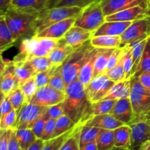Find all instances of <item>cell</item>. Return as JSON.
<instances>
[{"mask_svg":"<svg viewBox=\"0 0 150 150\" xmlns=\"http://www.w3.org/2000/svg\"><path fill=\"white\" fill-rule=\"evenodd\" d=\"M63 102L64 114L76 125H83L91 117L92 103L88 98L84 85L76 81L67 86Z\"/></svg>","mask_w":150,"mask_h":150,"instance_id":"cell-1","label":"cell"},{"mask_svg":"<svg viewBox=\"0 0 150 150\" xmlns=\"http://www.w3.org/2000/svg\"><path fill=\"white\" fill-rule=\"evenodd\" d=\"M39 13L26 12L10 7L5 13L7 24L16 42L36 35V21Z\"/></svg>","mask_w":150,"mask_h":150,"instance_id":"cell-2","label":"cell"},{"mask_svg":"<svg viewBox=\"0 0 150 150\" xmlns=\"http://www.w3.org/2000/svg\"><path fill=\"white\" fill-rule=\"evenodd\" d=\"M60 40V39H59ZM59 40L54 38L34 36L21 42L19 53L15 56L13 61H26L34 57H48L56 46Z\"/></svg>","mask_w":150,"mask_h":150,"instance_id":"cell-3","label":"cell"},{"mask_svg":"<svg viewBox=\"0 0 150 150\" xmlns=\"http://www.w3.org/2000/svg\"><path fill=\"white\" fill-rule=\"evenodd\" d=\"M130 100L133 113L131 123L139 120H150V91L142 86L137 77H130Z\"/></svg>","mask_w":150,"mask_h":150,"instance_id":"cell-4","label":"cell"},{"mask_svg":"<svg viewBox=\"0 0 150 150\" xmlns=\"http://www.w3.org/2000/svg\"><path fill=\"white\" fill-rule=\"evenodd\" d=\"M82 9L77 7L45 8L40 12L36 21V35L51 25L70 18H76Z\"/></svg>","mask_w":150,"mask_h":150,"instance_id":"cell-5","label":"cell"},{"mask_svg":"<svg viewBox=\"0 0 150 150\" xmlns=\"http://www.w3.org/2000/svg\"><path fill=\"white\" fill-rule=\"evenodd\" d=\"M92 47L90 40L74 49L62 64V72L66 85L78 81L79 74L87 51Z\"/></svg>","mask_w":150,"mask_h":150,"instance_id":"cell-6","label":"cell"},{"mask_svg":"<svg viewBox=\"0 0 150 150\" xmlns=\"http://www.w3.org/2000/svg\"><path fill=\"white\" fill-rule=\"evenodd\" d=\"M105 21V16L99 0L82 9L80 14L76 17L74 26L94 32Z\"/></svg>","mask_w":150,"mask_h":150,"instance_id":"cell-7","label":"cell"},{"mask_svg":"<svg viewBox=\"0 0 150 150\" xmlns=\"http://www.w3.org/2000/svg\"><path fill=\"white\" fill-rule=\"evenodd\" d=\"M150 35V16L132 21L121 35L122 45L124 47L139 40L146 39Z\"/></svg>","mask_w":150,"mask_h":150,"instance_id":"cell-8","label":"cell"},{"mask_svg":"<svg viewBox=\"0 0 150 150\" xmlns=\"http://www.w3.org/2000/svg\"><path fill=\"white\" fill-rule=\"evenodd\" d=\"M65 92L57 90L48 85L38 88L29 103L44 107H49L64 102Z\"/></svg>","mask_w":150,"mask_h":150,"instance_id":"cell-9","label":"cell"},{"mask_svg":"<svg viewBox=\"0 0 150 150\" xmlns=\"http://www.w3.org/2000/svg\"><path fill=\"white\" fill-rule=\"evenodd\" d=\"M46 109L47 107L26 103L18 112L16 129L32 128L35 121L42 116Z\"/></svg>","mask_w":150,"mask_h":150,"instance_id":"cell-10","label":"cell"},{"mask_svg":"<svg viewBox=\"0 0 150 150\" xmlns=\"http://www.w3.org/2000/svg\"><path fill=\"white\" fill-rule=\"evenodd\" d=\"M129 125L131 128L129 150H140L146 142L150 141V120H139Z\"/></svg>","mask_w":150,"mask_h":150,"instance_id":"cell-11","label":"cell"},{"mask_svg":"<svg viewBox=\"0 0 150 150\" xmlns=\"http://www.w3.org/2000/svg\"><path fill=\"white\" fill-rule=\"evenodd\" d=\"M105 16L136 6L150 7V0H100Z\"/></svg>","mask_w":150,"mask_h":150,"instance_id":"cell-12","label":"cell"},{"mask_svg":"<svg viewBox=\"0 0 150 150\" xmlns=\"http://www.w3.org/2000/svg\"><path fill=\"white\" fill-rule=\"evenodd\" d=\"M150 16V7L136 6L105 16V21H134Z\"/></svg>","mask_w":150,"mask_h":150,"instance_id":"cell-13","label":"cell"},{"mask_svg":"<svg viewBox=\"0 0 150 150\" xmlns=\"http://www.w3.org/2000/svg\"><path fill=\"white\" fill-rule=\"evenodd\" d=\"M103 48H95L92 46L86 53L79 74L78 81L81 82L84 86H86L93 79L94 67H95V60L99 55L100 53Z\"/></svg>","mask_w":150,"mask_h":150,"instance_id":"cell-14","label":"cell"},{"mask_svg":"<svg viewBox=\"0 0 150 150\" xmlns=\"http://www.w3.org/2000/svg\"><path fill=\"white\" fill-rule=\"evenodd\" d=\"M18 87H19V84L16 77L14 62L7 60L5 69L0 76V91L7 96Z\"/></svg>","mask_w":150,"mask_h":150,"instance_id":"cell-15","label":"cell"},{"mask_svg":"<svg viewBox=\"0 0 150 150\" xmlns=\"http://www.w3.org/2000/svg\"><path fill=\"white\" fill-rule=\"evenodd\" d=\"M76 18H70L54 23L35 36L40 37V38H54L57 40L62 39L64 38L67 31L74 25Z\"/></svg>","mask_w":150,"mask_h":150,"instance_id":"cell-16","label":"cell"},{"mask_svg":"<svg viewBox=\"0 0 150 150\" xmlns=\"http://www.w3.org/2000/svg\"><path fill=\"white\" fill-rule=\"evenodd\" d=\"M110 114L125 125H130L133 119V108L130 98L117 100Z\"/></svg>","mask_w":150,"mask_h":150,"instance_id":"cell-17","label":"cell"},{"mask_svg":"<svg viewBox=\"0 0 150 150\" xmlns=\"http://www.w3.org/2000/svg\"><path fill=\"white\" fill-rule=\"evenodd\" d=\"M93 36V32L73 25L64 35V39L74 49L81 46Z\"/></svg>","mask_w":150,"mask_h":150,"instance_id":"cell-18","label":"cell"},{"mask_svg":"<svg viewBox=\"0 0 150 150\" xmlns=\"http://www.w3.org/2000/svg\"><path fill=\"white\" fill-rule=\"evenodd\" d=\"M83 125L91 126V127H98V128L104 129V130H114L125 124L117 120L110 114H107L92 117L89 120H86Z\"/></svg>","mask_w":150,"mask_h":150,"instance_id":"cell-19","label":"cell"},{"mask_svg":"<svg viewBox=\"0 0 150 150\" xmlns=\"http://www.w3.org/2000/svg\"><path fill=\"white\" fill-rule=\"evenodd\" d=\"M73 51L74 48L69 45L64 38H62L59 40L56 46L49 53L48 58L53 65H62Z\"/></svg>","mask_w":150,"mask_h":150,"instance_id":"cell-20","label":"cell"},{"mask_svg":"<svg viewBox=\"0 0 150 150\" xmlns=\"http://www.w3.org/2000/svg\"><path fill=\"white\" fill-rule=\"evenodd\" d=\"M132 22L130 21H105L93 32V36H121Z\"/></svg>","mask_w":150,"mask_h":150,"instance_id":"cell-21","label":"cell"},{"mask_svg":"<svg viewBox=\"0 0 150 150\" xmlns=\"http://www.w3.org/2000/svg\"><path fill=\"white\" fill-rule=\"evenodd\" d=\"M49 0H12V8L26 12L40 13L46 8Z\"/></svg>","mask_w":150,"mask_h":150,"instance_id":"cell-22","label":"cell"},{"mask_svg":"<svg viewBox=\"0 0 150 150\" xmlns=\"http://www.w3.org/2000/svg\"><path fill=\"white\" fill-rule=\"evenodd\" d=\"M131 90L130 79L115 83L108 95L103 100H120L130 98Z\"/></svg>","mask_w":150,"mask_h":150,"instance_id":"cell-23","label":"cell"},{"mask_svg":"<svg viewBox=\"0 0 150 150\" xmlns=\"http://www.w3.org/2000/svg\"><path fill=\"white\" fill-rule=\"evenodd\" d=\"M114 146L129 150L130 147L131 128L129 125H123L114 130Z\"/></svg>","mask_w":150,"mask_h":150,"instance_id":"cell-24","label":"cell"},{"mask_svg":"<svg viewBox=\"0 0 150 150\" xmlns=\"http://www.w3.org/2000/svg\"><path fill=\"white\" fill-rule=\"evenodd\" d=\"M91 45L98 48H117L122 45L120 36H101L92 37L90 40Z\"/></svg>","mask_w":150,"mask_h":150,"instance_id":"cell-25","label":"cell"},{"mask_svg":"<svg viewBox=\"0 0 150 150\" xmlns=\"http://www.w3.org/2000/svg\"><path fill=\"white\" fill-rule=\"evenodd\" d=\"M13 35L5 20V16H0V51L4 52L16 43Z\"/></svg>","mask_w":150,"mask_h":150,"instance_id":"cell-26","label":"cell"},{"mask_svg":"<svg viewBox=\"0 0 150 150\" xmlns=\"http://www.w3.org/2000/svg\"><path fill=\"white\" fill-rule=\"evenodd\" d=\"M13 62H14L15 70H16V77L18 81L19 86H21L29 79L34 77L36 74L28 61Z\"/></svg>","mask_w":150,"mask_h":150,"instance_id":"cell-27","label":"cell"},{"mask_svg":"<svg viewBox=\"0 0 150 150\" xmlns=\"http://www.w3.org/2000/svg\"><path fill=\"white\" fill-rule=\"evenodd\" d=\"M115 48H103L95 60L93 78L105 75L107 72L108 63L111 53Z\"/></svg>","mask_w":150,"mask_h":150,"instance_id":"cell-28","label":"cell"},{"mask_svg":"<svg viewBox=\"0 0 150 150\" xmlns=\"http://www.w3.org/2000/svg\"><path fill=\"white\" fill-rule=\"evenodd\" d=\"M147 39V38H146ZM146 39L139 40L133 43L130 44L132 49V60H133V67H132L131 76H134L139 69L142 54L146 42Z\"/></svg>","mask_w":150,"mask_h":150,"instance_id":"cell-29","label":"cell"},{"mask_svg":"<svg viewBox=\"0 0 150 150\" xmlns=\"http://www.w3.org/2000/svg\"><path fill=\"white\" fill-rule=\"evenodd\" d=\"M99 0H49L46 8L62 7H77L83 9Z\"/></svg>","mask_w":150,"mask_h":150,"instance_id":"cell-30","label":"cell"},{"mask_svg":"<svg viewBox=\"0 0 150 150\" xmlns=\"http://www.w3.org/2000/svg\"><path fill=\"white\" fill-rule=\"evenodd\" d=\"M16 133L22 150H26L37 140V137L32 131V128L16 129Z\"/></svg>","mask_w":150,"mask_h":150,"instance_id":"cell-31","label":"cell"},{"mask_svg":"<svg viewBox=\"0 0 150 150\" xmlns=\"http://www.w3.org/2000/svg\"><path fill=\"white\" fill-rule=\"evenodd\" d=\"M98 150H110L114 147V130L102 129L96 140Z\"/></svg>","mask_w":150,"mask_h":150,"instance_id":"cell-32","label":"cell"},{"mask_svg":"<svg viewBox=\"0 0 150 150\" xmlns=\"http://www.w3.org/2000/svg\"><path fill=\"white\" fill-rule=\"evenodd\" d=\"M102 129L82 125L79 136V145L85 144L90 142H96Z\"/></svg>","mask_w":150,"mask_h":150,"instance_id":"cell-33","label":"cell"},{"mask_svg":"<svg viewBox=\"0 0 150 150\" xmlns=\"http://www.w3.org/2000/svg\"><path fill=\"white\" fill-rule=\"evenodd\" d=\"M76 125H76L68 116L64 114L56 120L55 130H54V133L53 135V138L57 137V136H59L67 133L69 130H72L73 127H76Z\"/></svg>","mask_w":150,"mask_h":150,"instance_id":"cell-34","label":"cell"},{"mask_svg":"<svg viewBox=\"0 0 150 150\" xmlns=\"http://www.w3.org/2000/svg\"><path fill=\"white\" fill-rule=\"evenodd\" d=\"M117 100H101L98 102L92 103L91 117L101 114H110Z\"/></svg>","mask_w":150,"mask_h":150,"instance_id":"cell-35","label":"cell"},{"mask_svg":"<svg viewBox=\"0 0 150 150\" xmlns=\"http://www.w3.org/2000/svg\"><path fill=\"white\" fill-rule=\"evenodd\" d=\"M108 78L106 75H102V76L95 77L92 79L90 82L85 86V90H86V95L88 98L92 103V100L95 94L98 92L100 89L103 86V85L108 80Z\"/></svg>","mask_w":150,"mask_h":150,"instance_id":"cell-36","label":"cell"},{"mask_svg":"<svg viewBox=\"0 0 150 150\" xmlns=\"http://www.w3.org/2000/svg\"><path fill=\"white\" fill-rule=\"evenodd\" d=\"M48 85L57 90L65 92L67 85L62 72V65H57L56 67Z\"/></svg>","mask_w":150,"mask_h":150,"instance_id":"cell-37","label":"cell"},{"mask_svg":"<svg viewBox=\"0 0 150 150\" xmlns=\"http://www.w3.org/2000/svg\"><path fill=\"white\" fill-rule=\"evenodd\" d=\"M82 125H78L70 136L67 138L59 150H79V136Z\"/></svg>","mask_w":150,"mask_h":150,"instance_id":"cell-38","label":"cell"},{"mask_svg":"<svg viewBox=\"0 0 150 150\" xmlns=\"http://www.w3.org/2000/svg\"><path fill=\"white\" fill-rule=\"evenodd\" d=\"M75 127H73L72 130H69L67 133L61 135V136L52 138V139H49V140L45 141L41 150H59L61 146L64 144V142H65L66 139L73 133Z\"/></svg>","mask_w":150,"mask_h":150,"instance_id":"cell-39","label":"cell"},{"mask_svg":"<svg viewBox=\"0 0 150 150\" xmlns=\"http://www.w3.org/2000/svg\"><path fill=\"white\" fill-rule=\"evenodd\" d=\"M9 100H10V103L13 105V108L16 110L17 112L20 111L21 108H22L23 105L26 103H27V100H26V97L23 95V92L21 91L20 87L16 88L15 90L10 92L8 95H7Z\"/></svg>","mask_w":150,"mask_h":150,"instance_id":"cell-40","label":"cell"},{"mask_svg":"<svg viewBox=\"0 0 150 150\" xmlns=\"http://www.w3.org/2000/svg\"><path fill=\"white\" fill-rule=\"evenodd\" d=\"M26 61L29 62V63L32 66V69H33L36 74L38 73H40V72L48 70L53 66L48 57H34V58L26 60Z\"/></svg>","mask_w":150,"mask_h":150,"instance_id":"cell-41","label":"cell"},{"mask_svg":"<svg viewBox=\"0 0 150 150\" xmlns=\"http://www.w3.org/2000/svg\"><path fill=\"white\" fill-rule=\"evenodd\" d=\"M105 75L110 80L114 81L116 83L126 79L125 71L124 65H123L122 62V58L120 59L119 62L114 67L108 70L105 73Z\"/></svg>","mask_w":150,"mask_h":150,"instance_id":"cell-42","label":"cell"},{"mask_svg":"<svg viewBox=\"0 0 150 150\" xmlns=\"http://www.w3.org/2000/svg\"><path fill=\"white\" fill-rule=\"evenodd\" d=\"M146 72H150V35L146 39V45L142 54L139 69L134 76L137 77L139 75Z\"/></svg>","mask_w":150,"mask_h":150,"instance_id":"cell-43","label":"cell"},{"mask_svg":"<svg viewBox=\"0 0 150 150\" xmlns=\"http://www.w3.org/2000/svg\"><path fill=\"white\" fill-rule=\"evenodd\" d=\"M124 51L122 54V62L125 71L126 79H130L131 76L133 60H132V49L130 45H127L123 47Z\"/></svg>","mask_w":150,"mask_h":150,"instance_id":"cell-44","label":"cell"},{"mask_svg":"<svg viewBox=\"0 0 150 150\" xmlns=\"http://www.w3.org/2000/svg\"><path fill=\"white\" fill-rule=\"evenodd\" d=\"M18 112L15 109L4 115L0 120V130H10L16 129Z\"/></svg>","mask_w":150,"mask_h":150,"instance_id":"cell-45","label":"cell"},{"mask_svg":"<svg viewBox=\"0 0 150 150\" xmlns=\"http://www.w3.org/2000/svg\"><path fill=\"white\" fill-rule=\"evenodd\" d=\"M19 87L21 88V91L23 92V95L26 97V100H27V102H29L31 100V99L35 95V94L36 93L37 90L38 89L34 77L29 79V80L26 81L25 83H23Z\"/></svg>","mask_w":150,"mask_h":150,"instance_id":"cell-46","label":"cell"},{"mask_svg":"<svg viewBox=\"0 0 150 150\" xmlns=\"http://www.w3.org/2000/svg\"><path fill=\"white\" fill-rule=\"evenodd\" d=\"M64 114V106H63V103L57 104V105H51V106L47 107L46 111H45L42 117L46 120L49 119H54V120H57L59 117Z\"/></svg>","mask_w":150,"mask_h":150,"instance_id":"cell-47","label":"cell"},{"mask_svg":"<svg viewBox=\"0 0 150 150\" xmlns=\"http://www.w3.org/2000/svg\"><path fill=\"white\" fill-rule=\"evenodd\" d=\"M57 66V65H53L52 67H51V68L48 69V70L37 73V74L34 76L35 82H36V84L38 88L47 86V85L48 84L50 79H51V76H52L53 73H54V70H55Z\"/></svg>","mask_w":150,"mask_h":150,"instance_id":"cell-48","label":"cell"},{"mask_svg":"<svg viewBox=\"0 0 150 150\" xmlns=\"http://www.w3.org/2000/svg\"><path fill=\"white\" fill-rule=\"evenodd\" d=\"M116 82H114V81H111L110 79H108L103 85L102 87L98 90V92H97L95 95V96L93 97L92 100V103L95 102H98V101L101 100L103 99L105 96L108 94L109 91L111 90V88L113 87L114 84H115Z\"/></svg>","mask_w":150,"mask_h":150,"instance_id":"cell-49","label":"cell"},{"mask_svg":"<svg viewBox=\"0 0 150 150\" xmlns=\"http://www.w3.org/2000/svg\"><path fill=\"white\" fill-rule=\"evenodd\" d=\"M56 120H57L49 119L45 122L43 133H42V136H41V139L43 140L44 142L49 140V139L53 138V135H54V130H55Z\"/></svg>","mask_w":150,"mask_h":150,"instance_id":"cell-50","label":"cell"},{"mask_svg":"<svg viewBox=\"0 0 150 150\" xmlns=\"http://www.w3.org/2000/svg\"><path fill=\"white\" fill-rule=\"evenodd\" d=\"M123 51H124V48H123V47H120V48H115V49L114 50V51L111 53V56H110L109 57V59H108L107 71H108V70H110V69L112 68L113 67H114V66L119 62L120 59L122 58Z\"/></svg>","mask_w":150,"mask_h":150,"instance_id":"cell-51","label":"cell"},{"mask_svg":"<svg viewBox=\"0 0 150 150\" xmlns=\"http://www.w3.org/2000/svg\"><path fill=\"white\" fill-rule=\"evenodd\" d=\"M46 121L47 120L42 116H41L39 119H38L35 121V122L32 125V130L33 133H35L37 139H41V136H42V133H43L44 127H45Z\"/></svg>","mask_w":150,"mask_h":150,"instance_id":"cell-52","label":"cell"},{"mask_svg":"<svg viewBox=\"0 0 150 150\" xmlns=\"http://www.w3.org/2000/svg\"><path fill=\"white\" fill-rule=\"evenodd\" d=\"M13 129L0 130V150H7Z\"/></svg>","mask_w":150,"mask_h":150,"instance_id":"cell-53","label":"cell"},{"mask_svg":"<svg viewBox=\"0 0 150 150\" xmlns=\"http://www.w3.org/2000/svg\"><path fill=\"white\" fill-rule=\"evenodd\" d=\"M13 109H14V108H13L12 104L10 103L8 98H7V96H6V98H4L2 103H1V106H0V120H1L4 115L8 114L9 112H10V111Z\"/></svg>","mask_w":150,"mask_h":150,"instance_id":"cell-54","label":"cell"},{"mask_svg":"<svg viewBox=\"0 0 150 150\" xmlns=\"http://www.w3.org/2000/svg\"><path fill=\"white\" fill-rule=\"evenodd\" d=\"M7 150H22L18 143L17 137H16V129H13L10 141H9Z\"/></svg>","mask_w":150,"mask_h":150,"instance_id":"cell-55","label":"cell"},{"mask_svg":"<svg viewBox=\"0 0 150 150\" xmlns=\"http://www.w3.org/2000/svg\"><path fill=\"white\" fill-rule=\"evenodd\" d=\"M137 78L142 86L150 91V72L142 73L139 76H137Z\"/></svg>","mask_w":150,"mask_h":150,"instance_id":"cell-56","label":"cell"},{"mask_svg":"<svg viewBox=\"0 0 150 150\" xmlns=\"http://www.w3.org/2000/svg\"><path fill=\"white\" fill-rule=\"evenodd\" d=\"M12 0H0V16H4L11 6Z\"/></svg>","mask_w":150,"mask_h":150,"instance_id":"cell-57","label":"cell"},{"mask_svg":"<svg viewBox=\"0 0 150 150\" xmlns=\"http://www.w3.org/2000/svg\"><path fill=\"white\" fill-rule=\"evenodd\" d=\"M44 141L41 139H37V140L26 150H41L43 146Z\"/></svg>","mask_w":150,"mask_h":150,"instance_id":"cell-58","label":"cell"},{"mask_svg":"<svg viewBox=\"0 0 150 150\" xmlns=\"http://www.w3.org/2000/svg\"><path fill=\"white\" fill-rule=\"evenodd\" d=\"M79 150H98L96 142H90L80 146Z\"/></svg>","mask_w":150,"mask_h":150,"instance_id":"cell-59","label":"cell"},{"mask_svg":"<svg viewBox=\"0 0 150 150\" xmlns=\"http://www.w3.org/2000/svg\"><path fill=\"white\" fill-rule=\"evenodd\" d=\"M2 53L3 52L0 51V76H1V75L4 72L6 67V63H7V60H4L3 59Z\"/></svg>","mask_w":150,"mask_h":150,"instance_id":"cell-60","label":"cell"},{"mask_svg":"<svg viewBox=\"0 0 150 150\" xmlns=\"http://www.w3.org/2000/svg\"><path fill=\"white\" fill-rule=\"evenodd\" d=\"M140 150H150V141L146 142V143L141 147Z\"/></svg>","mask_w":150,"mask_h":150,"instance_id":"cell-61","label":"cell"},{"mask_svg":"<svg viewBox=\"0 0 150 150\" xmlns=\"http://www.w3.org/2000/svg\"><path fill=\"white\" fill-rule=\"evenodd\" d=\"M6 98V95H4V93H2V92L0 91V106H1V103H2L3 100H4V98Z\"/></svg>","mask_w":150,"mask_h":150,"instance_id":"cell-62","label":"cell"},{"mask_svg":"<svg viewBox=\"0 0 150 150\" xmlns=\"http://www.w3.org/2000/svg\"><path fill=\"white\" fill-rule=\"evenodd\" d=\"M110 150H125V149H121V148L115 147V146H114V147L113 148V149H110Z\"/></svg>","mask_w":150,"mask_h":150,"instance_id":"cell-63","label":"cell"}]
</instances>
